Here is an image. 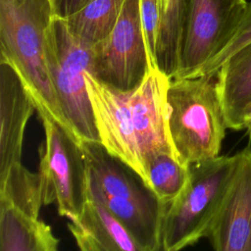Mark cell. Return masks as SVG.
<instances>
[{"label":"cell","instance_id":"cell-3","mask_svg":"<svg viewBox=\"0 0 251 251\" xmlns=\"http://www.w3.org/2000/svg\"><path fill=\"white\" fill-rule=\"evenodd\" d=\"M54 15L51 0H0L1 59L20 75L39 117L47 116L72 131L47 62L46 31Z\"/></svg>","mask_w":251,"mask_h":251},{"label":"cell","instance_id":"cell-6","mask_svg":"<svg viewBox=\"0 0 251 251\" xmlns=\"http://www.w3.org/2000/svg\"><path fill=\"white\" fill-rule=\"evenodd\" d=\"M46 50L52 82L70 128L78 141L100 142L86 84L93 46L75 37L65 18L54 15L46 31Z\"/></svg>","mask_w":251,"mask_h":251},{"label":"cell","instance_id":"cell-12","mask_svg":"<svg viewBox=\"0 0 251 251\" xmlns=\"http://www.w3.org/2000/svg\"><path fill=\"white\" fill-rule=\"evenodd\" d=\"M68 227L79 251H150L103 204L88 197L78 218Z\"/></svg>","mask_w":251,"mask_h":251},{"label":"cell","instance_id":"cell-4","mask_svg":"<svg viewBox=\"0 0 251 251\" xmlns=\"http://www.w3.org/2000/svg\"><path fill=\"white\" fill-rule=\"evenodd\" d=\"M168 130L177 158L187 166L220 156L227 129L216 76L171 79Z\"/></svg>","mask_w":251,"mask_h":251},{"label":"cell","instance_id":"cell-11","mask_svg":"<svg viewBox=\"0 0 251 251\" xmlns=\"http://www.w3.org/2000/svg\"><path fill=\"white\" fill-rule=\"evenodd\" d=\"M35 105L16 70L0 59V177L22 163L24 135Z\"/></svg>","mask_w":251,"mask_h":251},{"label":"cell","instance_id":"cell-8","mask_svg":"<svg viewBox=\"0 0 251 251\" xmlns=\"http://www.w3.org/2000/svg\"><path fill=\"white\" fill-rule=\"evenodd\" d=\"M246 0H185L179 68L172 79L200 76L232 36Z\"/></svg>","mask_w":251,"mask_h":251},{"label":"cell","instance_id":"cell-2","mask_svg":"<svg viewBox=\"0 0 251 251\" xmlns=\"http://www.w3.org/2000/svg\"><path fill=\"white\" fill-rule=\"evenodd\" d=\"M88 172V197L103 204L150 251H165L163 227L168 205L131 167L101 142L79 141Z\"/></svg>","mask_w":251,"mask_h":251},{"label":"cell","instance_id":"cell-23","mask_svg":"<svg viewBox=\"0 0 251 251\" xmlns=\"http://www.w3.org/2000/svg\"><path fill=\"white\" fill-rule=\"evenodd\" d=\"M51 1H52V3H53V6H54V2H55L56 0H51Z\"/></svg>","mask_w":251,"mask_h":251},{"label":"cell","instance_id":"cell-19","mask_svg":"<svg viewBox=\"0 0 251 251\" xmlns=\"http://www.w3.org/2000/svg\"><path fill=\"white\" fill-rule=\"evenodd\" d=\"M249 43H251V2H248L245 12L227 44L207 65L200 76H215L226 59Z\"/></svg>","mask_w":251,"mask_h":251},{"label":"cell","instance_id":"cell-5","mask_svg":"<svg viewBox=\"0 0 251 251\" xmlns=\"http://www.w3.org/2000/svg\"><path fill=\"white\" fill-rule=\"evenodd\" d=\"M235 166V154L220 155L190 166L184 189L166 211L163 227L165 251H180L207 236Z\"/></svg>","mask_w":251,"mask_h":251},{"label":"cell","instance_id":"cell-21","mask_svg":"<svg viewBox=\"0 0 251 251\" xmlns=\"http://www.w3.org/2000/svg\"><path fill=\"white\" fill-rule=\"evenodd\" d=\"M88 0H56L54 2L55 15L66 18L79 10Z\"/></svg>","mask_w":251,"mask_h":251},{"label":"cell","instance_id":"cell-9","mask_svg":"<svg viewBox=\"0 0 251 251\" xmlns=\"http://www.w3.org/2000/svg\"><path fill=\"white\" fill-rule=\"evenodd\" d=\"M150 69L139 0H125L111 33L93 46L90 74L107 85L127 91L137 87Z\"/></svg>","mask_w":251,"mask_h":251},{"label":"cell","instance_id":"cell-17","mask_svg":"<svg viewBox=\"0 0 251 251\" xmlns=\"http://www.w3.org/2000/svg\"><path fill=\"white\" fill-rule=\"evenodd\" d=\"M125 0H88L65 20L72 33L84 43L94 46L113 30Z\"/></svg>","mask_w":251,"mask_h":251},{"label":"cell","instance_id":"cell-10","mask_svg":"<svg viewBox=\"0 0 251 251\" xmlns=\"http://www.w3.org/2000/svg\"><path fill=\"white\" fill-rule=\"evenodd\" d=\"M235 155L232 179L206 236L214 251H251V147Z\"/></svg>","mask_w":251,"mask_h":251},{"label":"cell","instance_id":"cell-20","mask_svg":"<svg viewBox=\"0 0 251 251\" xmlns=\"http://www.w3.org/2000/svg\"><path fill=\"white\" fill-rule=\"evenodd\" d=\"M139 12L151 68H158L156 53L160 29L159 0H139Z\"/></svg>","mask_w":251,"mask_h":251},{"label":"cell","instance_id":"cell-14","mask_svg":"<svg viewBox=\"0 0 251 251\" xmlns=\"http://www.w3.org/2000/svg\"><path fill=\"white\" fill-rule=\"evenodd\" d=\"M0 251H59V240L40 217L0 202Z\"/></svg>","mask_w":251,"mask_h":251},{"label":"cell","instance_id":"cell-18","mask_svg":"<svg viewBox=\"0 0 251 251\" xmlns=\"http://www.w3.org/2000/svg\"><path fill=\"white\" fill-rule=\"evenodd\" d=\"M0 202L39 217L43 204L41 179L38 173L27 170L23 163L15 165L0 177Z\"/></svg>","mask_w":251,"mask_h":251},{"label":"cell","instance_id":"cell-22","mask_svg":"<svg viewBox=\"0 0 251 251\" xmlns=\"http://www.w3.org/2000/svg\"><path fill=\"white\" fill-rule=\"evenodd\" d=\"M243 129L246 130L249 137L251 138V111L245 116L243 121Z\"/></svg>","mask_w":251,"mask_h":251},{"label":"cell","instance_id":"cell-15","mask_svg":"<svg viewBox=\"0 0 251 251\" xmlns=\"http://www.w3.org/2000/svg\"><path fill=\"white\" fill-rule=\"evenodd\" d=\"M190 166L182 163L173 148L156 150L144 161V180L159 199L170 205L184 189Z\"/></svg>","mask_w":251,"mask_h":251},{"label":"cell","instance_id":"cell-7","mask_svg":"<svg viewBox=\"0 0 251 251\" xmlns=\"http://www.w3.org/2000/svg\"><path fill=\"white\" fill-rule=\"evenodd\" d=\"M39 118L44 131L38 170L43 204L55 203L61 217L75 220L88 201V172L79 141L53 119Z\"/></svg>","mask_w":251,"mask_h":251},{"label":"cell","instance_id":"cell-1","mask_svg":"<svg viewBox=\"0 0 251 251\" xmlns=\"http://www.w3.org/2000/svg\"><path fill=\"white\" fill-rule=\"evenodd\" d=\"M171 78L150 69L134 89L123 91L86 74L101 144L144 179V161L152 152L173 148L168 130L167 90Z\"/></svg>","mask_w":251,"mask_h":251},{"label":"cell","instance_id":"cell-13","mask_svg":"<svg viewBox=\"0 0 251 251\" xmlns=\"http://www.w3.org/2000/svg\"><path fill=\"white\" fill-rule=\"evenodd\" d=\"M215 76L227 129L242 130L251 111V43L226 59Z\"/></svg>","mask_w":251,"mask_h":251},{"label":"cell","instance_id":"cell-16","mask_svg":"<svg viewBox=\"0 0 251 251\" xmlns=\"http://www.w3.org/2000/svg\"><path fill=\"white\" fill-rule=\"evenodd\" d=\"M160 29L157 66L171 79L179 68L185 18V0H159Z\"/></svg>","mask_w":251,"mask_h":251}]
</instances>
